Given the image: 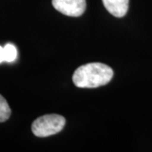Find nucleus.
<instances>
[{
    "mask_svg": "<svg viewBox=\"0 0 152 152\" xmlns=\"http://www.w3.org/2000/svg\"><path fill=\"white\" fill-rule=\"evenodd\" d=\"M11 109L4 98L0 95V123L5 122L10 118Z\"/></svg>",
    "mask_w": 152,
    "mask_h": 152,
    "instance_id": "5",
    "label": "nucleus"
},
{
    "mask_svg": "<svg viewBox=\"0 0 152 152\" xmlns=\"http://www.w3.org/2000/svg\"><path fill=\"white\" fill-rule=\"evenodd\" d=\"M4 61V48L0 46V64Z\"/></svg>",
    "mask_w": 152,
    "mask_h": 152,
    "instance_id": "7",
    "label": "nucleus"
},
{
    "mask_svg": "<svg viewBox=\"0 0 152 152\" xmlns=\"http://www.w3.org/2000/svg\"><path fill=\"white\" fill-rule=\"evenodd\" d=\"M113 70L102 63H90L80 66L73 75V82L79 88H96L111 81Z\"/></svg>",
    "mask_w": 152,
    "mask_h": 152,
    "instance_id": "1",
    "label": "nucleus"
},
{
    "mask_svg": "<svg viewBox=\"0 0 152 152\" xmlns=\"http://www.w3.org/2000/svg\"><path fill=\"white\" fill-rule=\"evenodd\" d=\"M4 61L8 63H11L16 59L17 49L13 44H6L4 48Z\"/></svg>",
    "mask_w": 152,
    "mask_h": 152,
    "instance_id": "6",
    "label": "nucleus"
},
{
    "mask_svg": "<svg viewBox=\"0 0 152 152\" xmlns=\"http://www.w3.org/2000/svg\"><path fill=\"white\" fill-rule=\"evenodd\" d=\"M129 0H102L106 10L111 15L118 18H122L127 14Z\"/></svg>",
    "mask_w": 152,
    "mask_h": 152,
    "instance_id": "4",
    "label": "nucleus"
},
{
    "mask_svg": "<svg viewBox=\"0 0 152 152\" xmlns=\"http://www.w3.org/2000/svg\"><path fill=\"white\" fill-rule=\"evenodd\" d=\"M65 124L66 120L63 116L58 114H47L33 122L31 130L37 137H48L62 131Z\"/></svg>",
    "mask_w": 152,
    "mask_h": 152,
    "instance_id": "2",
    "label": "nucleus"
},
{
    "mask_svg": "<svg viewBox=\"0 0 152 152\" xmlns=\"http://www.w3.org/2000/svg\"><path fill=\"white\" fill-rule=\"evenodd\" d=\"M52 4L57 10L67 16H80L86 9V0H52Z\"/></svg>",
    "mask_w": 152,
    "mask_h": 152,
    "instance_id": "3",
    "label": "nucleus"
}]
</instances>
